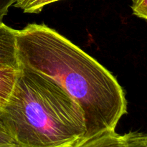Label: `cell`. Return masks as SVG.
<instances>
[{
    "label": "cell",
    "instance_id": "6da1fadb",
    "mask_svg": "<svg viewBox=\"0 0 147 147\" xmlns=\"http://www.w3.org/2000/svg\"><path fill=\"white\" fill-rule=\"evenodd\" d=\"M16 37L20 67L54 80L80 106L84 137L116 129L127 113V100L109 70L46 24H27L17 30Z\"/></svg>",
    "mask_w": 147,
    "mask_h": 147
},
{
    "label": "cell",
    "instance_id": "7a4b0ae2",
    "mask_svg": "<svg viewBox=\"0 0 147 147\" xmlns=\"http://www.w3.org/2000/svg\"><path fill=\"white\" fill-rule=\"evenodd\" d=\"M0 119L20 147H70L86 132L77 101L54 80L23 67Z\"/></svg>",
    "mask_w": 147,
    "mask_h": 147
},
{
    "label": "cell",
    "instance_id": "3957f363",
    "mask_svg": "<svg viewBox=\"0 0 147 147\" xmlns=\"http://www.w3.org/2000/svg\"><path fill=\"white\" fill-rule=\"evenodd\" d=\"M16 33L17 30L0 22V69L20 70Z\"/></svg>",
    "mask_w": 147,
    "mask_h": 147
},
{
    "label": "cell",
    "instance_id": "277c9868",
    "mask_svg": "<svg viewBox=\"0 0 147 147\" xmlns=\"http://www.w3.org/2000/svg\"><path fill=\"white\" fill-rule=\"evenodd\" d=\"M70 147H129V144L126 135L119 134L112 130L83 137Z\"/></svg>",
    "mask_w": 147,
    "mask_h": 147
},
{
    "label": "cell",
    "instance_id": "5b68a950",
    "mask_svg": "<svg viewBox=\"0 0 147 147\" xmlns=\"http://www.w3.org/2000/svg\"><path fill=\"white\" fill-rule=\"evenodd\" d=\"M18 70L0 69V107L8 100L15 83Z\"/></svg>",
    "mask_w": 147,
    "mask_h": 147
},
{
    "label": "cell",
    "instance_id": "8992f818",
    "mask_svg": "<svg viewBox=\"0 0 147 147\" xmlns=\"http://www.w3.org/2000/svg\"><path fill=\"white\" fill-rule=\"evenodd\" d=\"M60 0H16L14 7L21 9L24 13L38 14L45 6Z\"/></svg>",
    "mask_w": 147,
    "mask_h": 147
},
{
    "label": "cell",
    "instance_id": "52a82bcc",
    "mask_svg": "<svg viewBox=\"0 0 147 147\" xmlns=\"http://www.w3.org/2000/svg\"><path fill=\"white\" fill-rule=\"evenodd\" d=\"M125 135L129 147H147V137L144 134L131 131Z\"/></svg>",
    "mask_w": 147,
    "mask_h": 147
},
{
    "label": "cell",
    "instance_id": "ba28073f",
    "mask_svg": "<svg viewBox=\"0 0 147 147\" xmlns=\"http://www.w3.org/2000/svg\"><path fill=\"white\" fill-rule=\"evenodd\" d=\"M0 147H20L6 130L0 119Z\"/></svg>",
    "mask_w": 147,
    "mask_h": 147
},
{
    "label": "cell",
    "instance_id": "9c48e42d",
    "mask_svg": "<svg viewBox=\"0 0 147 147\" xmlns=\"http://www.w3.org/2000/svg\"><path fill=\"white\" fill-rule=\"evenodd\" d=\"M131 9L133 14L139 18L146 20L147 0H132Z\"/></svg>",
    "mask_w": 147,
    "mask_h": 147
},
{
    "label": "cell",
    "instance_id": "30bf717a",
    "mask_svg": "<svg viewBox=\"0 0 147 147\" xmlns=\"http://www.w3.org/2000/svg\"><path fill=\"white\" fill-rule=\"evenodd\" d=\"M16 0H0V22H2L3 19L8 13L9 7L14 5Z\"/></svg>",
    "mask_w": 147,
    "mask_h": 147
}]
</instances>
